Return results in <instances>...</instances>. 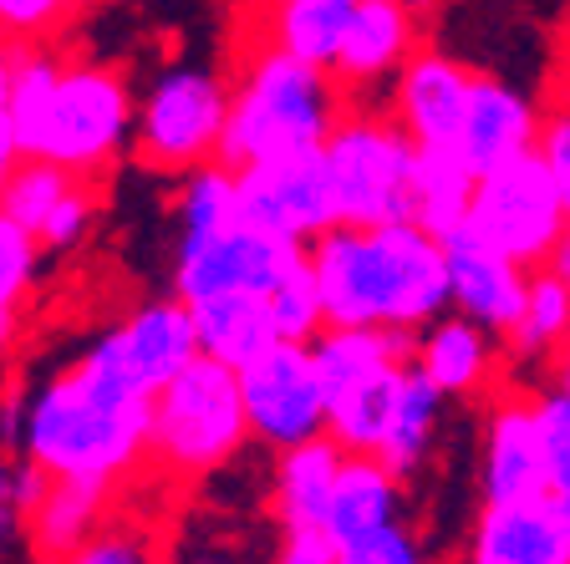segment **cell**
I'll return each mask as SVG.
<instances>
[{
  "label": "cell",
  "mask_w": 570,
  "mask_h": 564,
  "mask_svg": "<svg viewBox=\"0 0 570 564\" xmlns=\"http://www.w3.org/2000/svg\"><path fill=\"white\" fill-rule=\"evenodd\" d=\"M439 433H443V397L428 387L413 366H403L397 392H392L387 427H382L372 458L407 483V478H417V473L428 468L433 447H439Z\"/></svg>",
  "instance_id": "7402d4cb"
},
{
  "label": "cell",
  "mask_w": 570,
  "mask_h": 564,
  "mask_svg": "<svg viewBox=\"0 0 570 564\" xmlns=\"http://www.w3.org/2000/svg\"><path fill=\"white\" fill-rule=\"evenodd\" d=\"M326 326L423 330L449 310L439 239L403 224H332L306 245Z\"/></svg>",
  "instance_id": "3957f363"
},
{
  "label": "cell",
  "mask_w": 570,
  "mask_h": 564,
  "mask_svg": "<svg viewBox=\"0 0 570 564\" xmlns=\"http://www.w3.org/2000/svg\"><path fill=\"white\" fill-rule=\"evenodd\" d=\"M346 16H352V0H271L261 21V41L285 57L332 71Z\"/></svg>",
  "instance_id": "cb8c5ba5"
},
{
  "label": "cell",
  "mask_w": 570,
  "mask_h": 564,
  "mask_svg": "<svg viewBox=\"0 0 570 564\" xmlns=\"http://www.w3.org/2000/svg\"><path fill=\"white\" fill-rule=\"evenodd\" d=\"M524 407H530L534 447H540V463H546L550 494H570V397H566V382L550 376V382L530 387L524 392Z\"/></svg>",
  "instance_id": "f546056e"
},
{
  "label": "cell",
  "mask_w": 570,
  "mask_h": 564,
  "mask_svg": "<svg viewBox=\"0 0 570 564\" xmlns=\"http://www.w3.org/2000/svg\"><path fill=\"white\" fill-rule=\"evenodd\" d=\"M112 508V488L102 483H77V478H51L47 494L31 504L26 514V534H31V550L41 560L61 564L87 534L97 530Z\"/></svg>",
  "instance_id": "603a6c76"
},
{
  "label": "cell",
  "mask_w": 570,
  "mask_h": 564,
  "mask_svg": "<svg viewBox=\"0 0 570 564\" xmlns=\"http://www.w3.org/2000/svg\"><path fill=\"white\" fill-rule=\"evenodd\" d=\"M41 245L26 235L21 224H11L0 214V356L16 346L21 336V316L31 306L36 280H41Z\"/></svg>",
  "instance_id": "f1b7e54d"
},
{
  "label": "cell",
  "mask_w": 570,
  "mask_h": 564,
  "mask_svg": "<svg viewBox=\"0 0 570 564\" xmlns=\"http://www.w3.org/2000/svg\"><path fill=\"white\" fill-rule=\"evenodd\" d=\"M463 564H570V494L484 504Z\"/></svg>",
  "instance_id": "4fadbf2b"
},
{
  "label": "cell",
  "mask_w": 570,
  "mask_h": 564,
  "mask_svg": "<svg viewBox=\"0 0 570 564\" xmlns=\"http://www.w3.org/2000/svg\"><path fill=\"white\" fill-rule=\"evenodd\" d=\"M407 366H413L443 402L484 397L499 376V336L474 326V320H463L459 310H443V316H433L423 330H413Z\"/></svg>",
  "instance_id": "e0dca14e"
},
{
  "label": "cell",
  "mask_w": 570,
  "mask_h": 564,
  "mask_svg": "<svg viewBox=\"0 0 570 564\" xmlns=\"http://www.w3.org/2000/svg\"><path fill=\"white\" fill-rule=\"evenodd\" d=\"M397 376H403V366H387L377 376H362V382H346V387L326 392V427L321 433L332 437L342 453H372L382 427H387Z\"/></svg>",
  "instance_id": "83f0119b"
},
{
  "label": "cell",
  "mask_w": 570,
  "mask_h": 564,
  "mask_svg": "<svg viewBox=\"0 0 570 564\" xmlns=\"http://www.w3.org/2000/svg\"><path fill=\"white\" fill-rule=\"evenodd\" d=\"M6 122L21 158H47L71 178H92L128 154L132 87L118 67L61 57L47 41L11 47Z\"/></svg>",
  "instance_id": "7a4b0ae2"
},
{
  "label": "cell",
  "mask_w": 570,
  "mask_h": 564,
  "mask_svg": "<svg viewBox=\"0 0 570 564\" xmlns=\"http://www.w3.org/2000/svg\"><path fill=\"white\" fill-rule=\"evenodd\" d=\"M71 184H77V178H71L67 168L47 164V158H21V164L11 168V178H6V188H0V214L11 224H21L26 235L36 239L41 219H47L51 204H57Z\"/></svg>",
  "instance_id": "1f68e13d"
},
{
  "label": "cell",
  "mask_w": 570,
  "mask_h": 564,
  "mask_svg": "<svg viewBox=\"0 0 570 564\" xmlns=\"http://www.w3.org/2000/svg\"><path fill=\"white\" fill-rule=\"evenodd\" d=\"M6 92H11V41H0V112H6Z\"/></svg>",
  "instance_id": "f6af8a7d"
},
{
  "label": "cell",
  "mask_w": 570,
  "mask_h": 564,
  "mask_svg": "<svg viewBox=\"0 0 570 564\" xmlns=\"http://www.w3.org/2000/svg\"><path fill=\"white\" fill-rule=\"evenodd\" d=\"M403 494L407 483L392 468H382L372 453H342L332 478V498L321 514V534L332 544H346L356 534H372L392 518H403Z\"/></svg>",
  "instance_id": "ffe728a7"
},
{
  "label": "cell",
  "mask_w": 570,
  "mask_h": 564,
  "mask_svg": "<svg viewBox=\"0 0 570 564\" xmlns=\"http://www.w3.org/2000/svg\"><path fill=\"white\" fill-rule=\"evenodd\" d=\"M469 194L474 174L449 154V148H417L413 164V224L433 239H449L469 219Z\"/></svg>",
  "instance_id": "4316f807"
},
{
  "label": "cell",
  "mask_w": 570,
  "mask_h": 564,
  "mask_svg": "<svg viewBox=\"0 0 570 564\" xmlns=\"http://www.w3.org/2000/svg\"><path fill=\"white\" fill-rule=\"evenodd\" d=\"M417 47H423V26L407 11H397L392 0H352L342 47L332 57V82L346 97L387 87Z\"/></svg>",
  "instance_id": "2e32d148"
},
{
  "label": "cell",
  "mask_w": 570,
  "mask_h": 564,
  "mask_svg": "<svg viewBox=\"0 0 570 564\" xmlns=\"http://www.w3.org/2000/svg\"><path fill=\"white\" fill-rule=\"evenodd\" d=\"M530 494H550V483L540 447H534L524 392L489 397L484 437H479V498L484 504H510V498H530Z\"/></svg>",
  "instance_id": "ac0fdd59"
},
{
  "label": "cell",
  "mask_w": 570,
  "mask_h": 564,
  "mask_svg": "<svg viewBox=\"0 0 570 564\" xmlns=\"http://www.w3.org/2000/svg\"><path fill=\"white\" fill-rule=\"evenodd\" d=\"M235 219V178L225 164H199L178 184V239L209 235Z\"/></svg>",
  "instance_id": "d6a6232c"
},
{
  "label": "cell",
  "mask_w": 570,
  "mask_h": 564,
  "mask_svg": "<svg viewBox=\"0 0 570 564\" xmlns=\"http://www.w3.org/2000/svg\"><path fill=\"white\" fill-rule=\"evenodd\" d=\"M566 330H570V280L566 270L556 265H534L524 275V295H520V310H514L504 342H510L514 356L524 362H546L566 346Z\"/></svg>",
  "instance_id": "d4e9b609"
},
{
  "label": "cell",
  "mask_w": 570,
  "mask_h": 564,
  "mask_svg": "<svg viewBox=\"0 0 570 564\" xmlns=\"http://www.w3.org/2000/svg\"><path fill=\"white\" fill-rule=\"evenodd\" d=\"M92 219H97V194L87 188V178H77V184L51 204V214L41 219V229H36L41 255H71V249L92 235Z\"/></svg>",
  "instance_id": "e575fe53"
},
{
  "label": "cell",
  "mask_w": 570,
  "mask_h": 564,
  "mask_svg": "<svg viewBox=\"0 0 570 564\" xmlns=\"http://www.w3.org/2000/svg\"><path fill=\"white\" fill-rule=\"evenodd\" d=\"M336 564H428V554H423V540L407 530L403 518H392L382 530L336 544Z\"/></svg>",
  "instance_id": "8d00e7d4"
},
{
  "label": "cell",
  "mask_w": 570,
  "mask_h": 564,
  "mask_svg": "<svg viewBox=\"0 0 570 564\" xmlns=\"http://www.w3.org/2000/svg\"><path fill=\"white\" fill-rule=\"evenodd\" d=\"M443 249V285H449V310H459L463 320L494 330L504 342L514 310L524 295V265H514L510 255H499L494 245H484L479 235L459 229V235L439 239Z\"/></svg>",
  "instance_id": "9a60e30c"
},
{
  "label": "cell",
  "mask_w": 570,
  "mask_h": 564,
  "mask_svg": "<svg viewBox=\"0 0 570 564\" xmlns=\"http://www.w3.org/2000/svg\"><path fill=\"white\" fill-rule=\"evenodd\" d=\"M0 534H6V524H0Z\"/></svg>",
  "instance_id": "7dc6e473"
},
{
  "label": "cell",
  "mask_w": 570,
  "mask_h": 564,
  "mask_svg": "<svg viewBox=\"0 0 570 564\" xmlns=\"http://www.w3.org/2000/svg\"><path fill=\"white\" fill-rule=\"evenodd\" d=\"M189 320H194V336H199V352L225 366H245L249 356L275 342L261 295H209V300H194Z\"/></svg>",
  "instance_id": "484cf974"
},
{
  "label": "cell",
  "mask_w": 570,
  "mask_h": 564,
  "mask_svg": "<svg viewBox=\"0 0 570 564\" xmlns=\"http://www.w3.org/2000/svg\"><path fill=\"white\" fill-rule=\"evenodd\" d=\"M336 463H342V447H336L326 433L275 453L271 508H275V518H281V530H321V514H326V498H332Z\"/></svg>",
  "instance_id": "44dd1931"
},
{
  "label": "cell",
  "mask_w": 570,
  "mask_h": 564,
  "mask_svg": "<svg viewBox=\"0 0 570 564\" xmlns=\"http://www.w3.org/2000/svg\"><path fill=\"white\" fill-rule=\"evenodd\" d=\"M26 427V397L21 392H0V453H21Z\"/></svg>",
  "instance_id": "60d3db41"
},
{
  "label": "cell",
  "mask_w": 570,
  "mask_h": 564,
  "mask_svg": "<svg viewBox=\"0 0 570 564\" xmlns=\"http://www.w3.org/2000/svg\"><path fill=\"white\" fill-rule=\"evenodd\" d=\"M392 6H397V11H407L417 26H423V21H433V16H443V11H449L453 0H392Z\"/></svg>",
  "instance_id": "ee69618b"
},
{
  "label": "cell",
  "mask_w": 570,
  "mask_h": 564,
  "mask_svg": "<svg viewBox=\"0 0 570 564\" xmlns=\"http://www.w3.org/2000/svg\"><path fill=\"white\" fill-rule=\"evenodd\" d=\"M148 397L154 392L138 387L102 336H92L77 362L26 397L21 458L51 478L118 488L148 463Z\"/></svg>",
  "instance_id": "6da1fadb"
},
{
  "label": "cell",
  "mask_w": 570,
  "mask_h": 564,
  "mask_svg": "<svg viewBox=\"0 0 570 564\" xmlns=\"http://www.w3.org/2000/svg\"><path fill=\"white\" fill-rule=\"evenodd\" d=\"M249 427L239 412L235 366L189 356L148 397V463L174 478H209L245 453Z\"/></svg>",
  "instance_id": "5b68a950"
},
{
  "label": "cell",
  "mask_w": 570,
  "mask_h": 564,
  "mask_svg": "<svg viewBox=\"0 0 570 564\" xmlns=\"http://www.w3.org/2000/svg\"><path fill=\"white\" fill-rule=\"evenodd\" d=\"M102 342H107V352L122 362V372L148 392L164 387L168 376L189 362V356H199V336H194L189 306L174 300V295L128 310L118 326L102 330Z\"/></svg>",
  "instance_id": "d6986e66"
},
{
  "label": "cell",
  "mask_w": 570,
  "mask_h": 564,
  "mask_svg": "<svg viewBox=\"0 0 570 564\" xmlns=\"http://www.w3.org/2000/svg\"><path fill=\"white\" fill-rule=\"evenodd\" d=\"M87 6H97V0H0V41H11V47L51 41Z\"/></svg>",
  "instance_id": "d590c367"
},
{
  "label": "cell",
  "mask_w": 570,
  "mask_h": 564,
  "mask_svg": "<svg viewBox=\"0 0 570 564\" xmlns=\"http://www.w3.org/2000/svg\"><path fill=\"white\" fill-rule=\"evenodd\" d=\"M235 387L249 443L271 453L306 443L326 427V392H321V372L306 342H271L245 366H235Z\"/></svg>",
  "instance_id": "9c48e42d"
},
{
  "label": "cell",
  "mask_w": 570,
  "mask_h": 564,
  "mask_svg": "<svg viewBox=\"0 0 570 564\" xmlns=\"http://www.w3.org/2000/svg\"><path fill=\"white\" fill-rule=\"evenodd\" d=\"M271 564H336V544L321 530H281Z\"/></svg>",
  "instance_id": "f35d334b"
},
{
  "label": "cell",
  "mask_w": 570,
  "mask_h": 564,
  "mask_svg": "<svg viewBox=\"0 0 570 564\" xmlns=\"http://www.w3.org/2000/svg\"><path fill=\"white\" fill-rule=\"evenodd\" d=\"M469 82H474V67H463L449 51L417 47L387 82L392 92L387 118L407 132L413 148H449L453 154L463 102H469Z\"/></svg>",
  "instance_id": "7c38bea8"
},
{
  "label": "cell",
  "mask_w": 570,
  "mask_h": 564,
  "mask_svg": "<svg viewBox=\"0 0 570 564\" xmlns=\"http://www.w3.org/2000/svg\"><path fill=\"white\" fill-rule=\"evenodd\" d=\"M296 259H306L301 245H285V239H271L249 224L229 219L225 229L178 239L174 300L194 306L209 295H265Z\"/></svg>",
  "instance_id": "8fae6325"
},
{
  "label": "cell",
  "mask_w": 570,
  "mask_h": 564,
  "mask_svg": "<svg viewBox=\"0 0 570 564\" xmlns=\"http://www.w3.org/2000/svg\"><path fill=\"white\" fill-rule=\"evenodd\" d=\"M530 154L546 164V174L556 178L560 188H570V118H566V107L540 112V132H534Z\"/></svg>",
  "instance_id": "74e56055"
},
{
  "label": "cell",
  "mask_w": 570,
  "mask_h": 564,
  "mask_svg": "<svg viewBox=\"0 0 570 564\" xmlns=\"http://www.w3.org/2000/svg\"><path fill=\"white\" fill-rule=\"evenodd\" d=\"M47 483H51V473H47V468H36L31 458H21V453H16V483H11V494H16V518L31 514V504H36L41 494H47Z\"/></svg>",
  "instance_id": "ab89813d"
},
{
  "label": "cell",
  "mask_w": 570,
  "mask_h": 564,
  "mask_svg": "<svg viewBox=\"0 0 570 564\" xmlns=\"http://www.w3.org/2000/svg\"><path fill=\"white\" fill-rule=\"evenodd\" d=\"M566 224H570V188H560L534 154H520L510 164L474 174L463 229L479 235L484 245H494L499 255H510L524 270H534V265L570 270Z\"/></svg>",
  "instance_id": "52a82bcc"
},
{
  "label": "cell",
  "mask_w": 570,
  "mask_h": 564,
  "mask_svg": "<svg viewBox=\"0 0 570 564\" xmlns=\"http://www.w3.org/2000/svg\"><path fill=\"white\" fill-rule=\"evenodd\" d=\"M225 107H229L225 71L168 67L132 102L128 148L158 174H189L199 164H214L219 132H225Z\"/></svg>",
  "instance_id": "ba28073f"
},
{
  "label": "cell",
  "mask_w": 570,
  "mask_h": 564,
  "mask_svg": "<svg viewBox=\"0 0 570 564\" xmlns=\"http://www.w3.org/2000/svg\"><path fill=\"white\" fill-rule=\"evenodd\" d=\"M265 306V320H271V336L275 342H316L326 330V316H321V295H316V280H311V265L296 259L271 290L261 295Z\"/></svg>",
  "instance_id": "4dcf8cb0"
},
{
  "label": "cell",
  "mask_w": 570,
  "mask_h": 564,
  "mask_svg": "<svg viewBox=\"0 0 570 564\" xmlns=\"http://www.w3.org/2000/svg\"><path fill=\"white\" fill-rule=\"evenodd\" d=\"M16 164H21V148H16V132H11V122H6V112H0V188H6Z\"/></svg>",
  "instance_id": "7bdbcfd3"
},
{
  "label": "cell",
  "mask_w": 570,
  "mask_h": 564,
  "mask_svg": "<svg viewBox=\"0 0 570 564\" xmlns=\"http://www.w3.org/2000/svg\"><path fill=\"white\" fill-rule=\"evenodd\" d=\"M11 483H16V453H0V524H11V518H16Z\"/></svg>",
  "instance_id": "b9f144b4"
},
{
  "label": "cell",
  "mask_w": 570,
  "mask_h": 564,
  "mask_svg": "<svg viewBox=\"0 0 570 564\" xmlns=\"http://www.w3.org/2000/svg\"><path fill=\"white\" fill-rule=\"evenodd\" d=\"M534 132H540V102L530 92H520L514 82L494 77V71H474L469 102H463L459 118V138H453V158L469 174H484V168L530 154Z\"/></svg>",
  "instance_id": "5bb4252c"
},
{
  "label": "cell",
  "mask_w": 570,
  "mask_h": 564,
  "mask_svg": "<svg viewBox=\"0 0 570 564\" xmlns=\"http://www.w3.org/2000/svg\"><path fill=\"white\" fill-rule=\"evenodd\" d=\"M184 564H239V560H225V554H194V560H184Z\"/></svg>",
  "instance_id": "bcb514c9"
},
{
  "label": "cell",
  "mask_w": 570,
  "mask_h": 564,
  "mask_svg": "<svg viewBox=\"0 0 570 564\" xmlns=\"http://www.w3.org/2000/svg\"><path fill=\"white\" fill-rule=\"evenodd\" d=\"M229 178H235V219L271 239L306 249L311 239L336 224V204L321 154L265 158V164L249 168H229Z\"/></svg>",
  "instance_id": "30bf717a"
},
{
  "label": "cell",
  "mask_w": 570,
  "mask_h": 564,
  "mask_svg": "<svg viewBox=\"0 0 570 564\" xmlns=\"http://www.w3.org/2000/svg\"><path fill=\"white\" fill-rule=\"evenodd\" d=\"M61 564H164V544L142 518L107 514Z\"/></svg>",
  "instance_id": "836d02e7"
},
{
  "label": "cell",
  "mask_w": 570,
  "mask_h": 564,
  "mask_svg": "<svg viewBox=\"0 0 570 564\" xmlns=\"http://www.w3.org/2000/svg\"><path fill=\"white\" fill-rule=\"evenodd\" d=\"M346 112V92L332 71L285 57L275 47H255L229 77V107L214 164L249 168L285 154H316L332 122Z\"/></svg>",
  "instance_id": "277c9868"
},
{
  "label": "cell",
  "mask_w": 570,
  "mask_h": 564,
  "mask_svg": "<svg viewBox=\"0 0 570 564\" xmlns=\"http://www.w3.org/2000/svg\"><path fill=\"white\" fill-rule=\"evenodd\" d=\"M321 168L332 184L336 224H403L413 219L417 148L377 107H346L321 138Z\"/></svg>",
  "instance_id": "8992f818"
}]
</instances>
